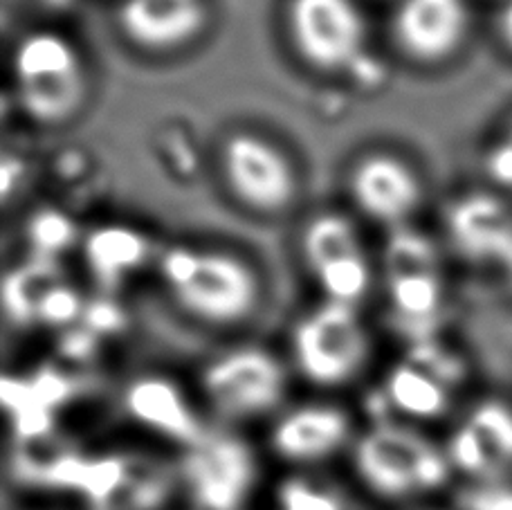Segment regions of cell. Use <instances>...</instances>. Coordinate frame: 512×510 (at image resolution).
I'll return each instance as SVG.
<instances>
[{
  "label": "cell",
  "instance_id": "obj_2",
  "mask_svg": "<svg viewBox=\"0 0 512 510\" xmlns=\"http://www.w3.org/2000/svg\"><path fill=\"white\" fill-rule=\"evenodd\" d=\"M353 466L364 486L384 499L432 493L450 479L447 452L407 425L378 421L353 450Z\"/></svg>",
  "mask_w": 512,
  "mask_h": 510
},
{
  "label": "cell",
  "instance_id": "obj_13",
  "mask_svg": "<svg viewBox=\"0 0 512 510\" xmlns=\"http://www.w3.org/2000/svg\"><path fill=\"white\" fill-rule=\"evenodd\" d=\"M452 468L479 481H497L512 470V405L483 400L447 443Z\"/></svg>",
  "mask_w": 512,
  "mask_h": 510
},
{
  "label": "cell",
  "instance_id": "obj_4",
  "mask_svg": "<svg viewBox=\"0 0 512 510\" xmlns=\"http://www.w3.org/2000/svg\"><path fill=\"white\" fill-rule=\"evenodd\" d=\"M369 335L355 306L326 302L299 320L292 355L301 376L319 387L351 382L369 360Z\"/></svg>",
  "mask_w": 512,
  "mask_h": 510
},
{
  "label": "cell",
  "instance_id": "obj_17",
  "mask_svg": "<svg viewBox=\"0 0 512 510\" xmlns=\"http://www.w3.org/2000/svg\"><path fill=\"white\" fill-rule=\"evenodd\" d=\"M203 25L205 9L198 0H126L120 9L126 39L149 52L182 48Z\"/></svg>",
  "mask_w": 512,
  "mask_h": 510
},
{
  "label": "cell",
  "instance_id": "obj_18",
  "mask_svg": "<svg viewBox=\"0 0 512 510\" xmlns=\"http://www.w3.org/2000/svg\"><path fill=\"white\" fill-rule=\"evenodd\" d=\"M149 257V241L128 225H102L86 234L84 259L90 275L102 288H115L142 268Z\"/></svg>",
  "mask_w": 512,
  "mask_h": 510
},
{
  "label": "cell",
  "instance_id": "obj_27",
  "mask_svg": "<svg viewBox=\"0 0 512 510\" xmlns=\"http://www.w3.org/2000/svg\"><path fill=\"white\" fill-rule=\"evenodd\" d=\"M501 142H504L506 147L512 151V122H510V126H508V131H506L504 138H501Z\"/></svg>",
  "mask_w": 512,
  "mask_h": 510
},
{
  "label": "cell",
  "instance_id": "obj_7",
  "mask_svg": "<svg viewBox=\"0 0 512 510\" xmlns=\"http://www.w3.org/2000/svg\"><path fill=\"white\" fill-rule=\"evenodd\" d=\"M306 268L326 295V302L358 306L373 284V270L351 218L322 212L301 234Z\"/></svg>",
  "mask_w": 512,
  "mask_h": 510
},
{
  "label": "cell",
  "instance_id": "obj_14",
  "mask_svg": "<svg viewBox=\"0 0 512 510\" xmlns=\"http://www.w3.org/2000/svg\"><path fill=\"white\" fill-rule=\"evenodd\" d=\"M16 475L32 486L70 490V493L86 497L97 508L106 506L128 484V466L124 459H86L72 452L57 454L45 461L21 459L16 463Z\"/></svg>",
  "mask_w": 512,
  "mask_h": 510
},
{
  "label": "cell",
  "instance_id": "obj_20",
  "mask_svg": "<svg viewBox=\"0 0 512 510\" xmlns=\"http://www.w3.org/2000/svg\"><path fill=\"white\" fill-rule=\"evenodd\" d=\"M452 234L463 252L488 254L508 236V218L495 198L470 196L452 209Z\"/></svg>",
  "mask_w": 512,
  "mask_h": 510
},
{
  "label": "cell",
  "instance_id": "obj_19",
  "mask_svg": "<svg viewBox=\"0 0 512 510\" xmlns=\"http://www.w3.org/2000/svg\"><path fill=\"white\" fill-rule=\"evenodd\" d=\"M387 400L396 412L414 421H434L450 407V394L432 371L416 364H400L387 378Z\"/></svg>",
  "mask_w": 512,
  "mask_h": 510
},
{
  "label": "cell",
  "instance_id": "obj_6",
  "mask_svg": "<svg viewBox=\"0 0 512 510\" xmlns=\"http://www.w3.org/2000/svg\"><path fill=\"white\" fill-rule=\"evenodd\" d=\"M221 169L232 196L250 212L281 214L299 196L295 165L259 133H232L221 147Z\"/></svg>",
  "mask_w": 512,
  "mask_h": 510
},
{
  "label": "cell",
  "instance_id": "obj_11",
  "mask_svg": "<svg viewBox=\"0 0 512 510\" xmlns=\"http://www.w3.org/2000/svg\"><path fill=\"white\" fill-rule=\"evenodd\" d=\"M391 41L418 66H438L463 48L470 34L465 0H402L391 18Z\"/></svg>",
  "mask_w": 512,
  "mask_h": 510
},
{
  "label": "cell",
  "instance_id": "obj_26",
  "mask_svg": "<svg viewBox=\"0 0 512 510\" xmlns=\"http://www.w3.org/2000/svg\"><path fill=\"white\" fill-rule=\"evenodd\" d=\"M349 72H355V75H358V79L362 81V84H371V86H376L378 81H380V66H378V63L369 61L367 54H364L362 59L355 61V63H353V68H351Z\"/></svg>",
  "mask_w": 512,
  "mask_h": 510
},
{
  "label": "cell",
  "instance_id": "obj_12",
  "mask_svg": "<svg viewBox=\"0 0 512 510\" xmlns=\"http://www.w3.org/2000/svg\"><path fill=\"white\" fill-rule=\"evenodd\" d=\"M349 194L358 212L371 221L402 227L423 203V182L396 153L371 151L351 167Z\"/></svg>",
  "mask_w": 512,
  "mask_h": 510
},
{
  "label": "cell",
  "instance_id": "obj_10",
  "mask_svg": "<svg viewBox=\"0 0 512 510\" xmlns=\"http://www.w3.org/2000/svg\"><path fill=\"white\" fill-rule=\"evenodd\" d=\"M384 284L393 313L407 322L434 317L443 302V279L434 243L409 227H396L384 250Z\"/></svg>",
  "mask_w": 512,
  "mask_h": 510
},
{
  "label": "cell",
  "instance_id": "obj_8",
  "mask_svg": "<svg viewBox=\"0 0 512 510\" xmlns=\"http://www.w3.org/2000/svg\"><path fill=\"white\" fill-rule=\"evenodd\" d=\"M286 373L263 349H232L203 371V394L225 418H254L272 412L283 400Z\"/></svg>",
  "mask_w": 512,
  "mask_h": 510
},
{
  "label": "cell",
  "instance_id": "obj_15",
  "mask_svg": "<svg viewBox=\"0 0 512 510\" xmlns=\"http://www.w3.org/2000/svg\"><path fill=\"white\" fill-rule=\"evenodd\" d=\"M351 416L342 407L301 405L279 418L270 434L277 457L290 463H317L340 452L351 439Z\"/></svg>",
  "mask_w": 512,
  "mask_h": 510
},
{
  "label": "cell",
  "instance_id": "obj_9",
  "mask_svg": "<svg viewBox=\"0 0 512 510\" xmlns=\"http://www.w3.org/2000/svg\"><path fill=\"white\" fill-rule=\"evenodd\" d=\"M187 488L203 510H241L256 481V459L239 436H205L182 466Z\"/></svg>",
  "mask_w": 512,
  "mask_h": 510
},
{
  "label": "cell",
  "instance_id": "obj_24",
  "mask_svg": "<svg viewBox=\"0 0 512 510\" xmlns=\"http://www.w3.org/2000/svg\"><path fill=\"white\" fill-rule=\"evenodd\" d=\"M465 510H512V488L483 486L465 499Z\"/></svg>",
  "mask_w": 512,
  "mask_h": 510
},
{
  "label": "cell",
  "instance_id": "obj_3",
  "mask_svg": "<svg viewBox=\"0 0 512 510\" xmlns=\"http://www.w3.org/2000/svg\"><path fill=\"white\" fill-rule=\"evenodd\" d=\"M14 75L18 104L36 124H66L86 104L84 59L75 45L57 32L27 34L16 45Z\"/></svg>",
  "mask_w": 512,
  "mask_h": 510
},
{
  "label": "cell",
  "instance_id": "obj_21",
  "mask_svg": "<svg viewBox=\"0 0 512 510\" xmlns=\"http://www.w3.org/2000/svg\"><path fill=\"white\" fill-rule=\"evenodd\" d=\"M27 241H30L39 261H52L75 245V223L54 207L39 209L27 221Z\"/></svg>",
  "mask_w": 512,
  "mask_h": 510
},
{
  "label": "cell",
  "instance_id": "obj_5",
  "mask_svg": "<svg viewBox=\"0 0 512 510\" xmlns=\"http://www.w3.org/2000/svg\"><path fill=\"white\" fill-rule=\"evenodd\" d=\"M292 48L317 72H349L367 50V23L353 0H290Z\"/></svg>",
  "mask_w": 512,
  "mask_h": 510
},
{
  "label": "cell",
  "instance_id": "obj_23",
  "mask_svg": "<svg viewBox=\"0 0 512 510\" xmlns=\"http://www.w3.org/2000/svg\"><path fill=\"white\" fill-rule=\"evenodd\" d=\"M84 313V302L75 288L66 284H54L48 293L41 297L36 308V320L48 326H68Z\"/></svg>",
  "mask_w": 512,
  "mask_h": 510
},
{
  "label": "cell",
  "instance_id": "obj_25",
  "mask_svg": "<svg viewBox=\"0 0 512 510\" xmlns=\"http://www.w3.org/2000/svg\"><path fill=\"white\" fill-rule=\"evenodd\" d=\"M495 32L501 48H504V52H508L512 57V0H506V5L499 9Z\"/></svg>",
  "mask_w": 512,
  "mask_h": 510
},
{
  "label": "cell",
  "instance_id": "obj_22",
  "mask_svg": "<svg viewBox=\"0 0 512 510\" xmlns=\"http://www.w3.org/2000/svg\"><path fill=\"white\" fill-rule=\"evenodd\" d=\"M277 502L279 510H344L340 497L308 479L283 481Z\"/></svg>",
  "mask_w": 512,
  "mask_h": 510
},
{
  "label": "cell",
  "instance_id": "obj_16",
  "mask_svg": "<svg viewBox=\"0 0 512 510\" xmlns=\"http://www.w3.org/2000/svg\"><path fill=\"white\" fill-rule=\"evenodd\" d=\"M124 407L128 416L146 430L187 448H194L207 436L185 391L164 376H142L133 380L126 389Z\"/></svg>",
  "mask_w": 512,
  "mask_h": 510
},
{
  "label": "cell",
  "instance_id": "obj_1",
  "mask_svg": "<svg viewBox=\"0 0 512 510\" xmlns=\"http://www.w3.org/2000/svg\"><path fill=\"white\" fill-rule=\"evenodd\" d=\"M160 275L182 311L212 326L241 324L261 299L254 268L223 250L171 245L160 257Z\"/></svg>",
  "mask_w": 512,
  "mask_h": 510
}]
</instances>
